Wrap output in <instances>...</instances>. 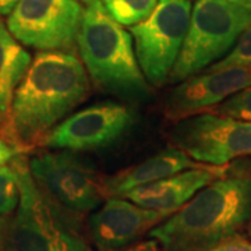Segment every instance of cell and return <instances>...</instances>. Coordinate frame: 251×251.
I'll use <instances>...</instances> for the list:
<instances>
[{
  "label": "cell",
  "mask_w": 251,
  "mask_h": 251,
  "mask_svg": "<svg viewBox=\"0 0 251 251\" xmlns=\"http://www.w3.org/2000/svg\"><path fill=\"white\" fill-rule=\"evenodd\" d=\"M135 113L122 102L106 100L81 109L64 119L44 145L66 151H94L110 147L134 125Z\"/></svg>",
  "instance_id": "cell-9"
},
{
  "label": "cell",
  "mask_w": 251,
  "mask_h": 251,
  "mask_svg": "<svg viewBox=\"0 0 251 251\" xmlns=\"http://www.w3.org/2000/svg\"><path fill=\"white\" fill-rule=\"evenodd\" d=\"M234 1H239V3H249V4H251V0H234Z\"/></svg>",
  "instance_id": "cell-27"
},
{
  "label": "cell",
  "mask_w": 251,
  "mask_h": 251,
  "mask_svg": "<svg viewBox=\"0 0 251 251\" xmlns=\"http://www.w3.org/2000/svg\"><path fill=\"white\" fill-rule=\"evenodd\" d=\"M6 236H7V219L0 218V251H7Z\"/></svg>",
  "instance_id": "cell-25"
},
{
  "label": "cell",
  "mask_w": 251,
  "mask_h": 251,
  "mask_svg": "<svg viewBox=\"0 0 251 251\" xmlns=\"http://www.w3.org/2000/svg\"><path fill=\"white\" fill-rule=\"evenodd\" d=\"M20 202L18 175L13 163L0 166V215L6 216L17 209Z\"/></svg>",
  "instance_id": "cell-17"
},
{
  "label": "cell",
  "mask_w": 251,
  "mask_h": 251,
  "mask_svg": "<svg viewBox=\"0 0 251 251\" xmlns=\"http://www.w3.org/2000/svg\"><path fill=\"white\" fill-rule=\"evenodd\" d=\"M251 85V67L190 75L173 88L165 102V116L179 122L198 113L211 112L225 99Z\"/></svg>",
  "instance_id": "cell-12"
},
{
  "label": "cell",
  "mask_w": 251,
  "mask_h": 251,
  "mask_svg": "<svg viewBox=\"0 0 251 251\" xmlns=\"http://www.w3.org/2000/svg\"><path fill=\"white\" fill-rule=\"evenodd\" d=\"M169 140L194 161L224 166L251 153V122L204 112L176 122Z\"/></svg>",
  "instance_id": "cell-6"
},
{
  "label": "cell",
  "mask_w": 251,
  "mask_h": 251,
  "mask_svg": "<svg viewBox=\"0 0 251 251\" xmlns=\"http://www.w3.org/2000/svg\"><path fill=\"white\" fill-rule=\"evenodd\" d=\"M204 163L194 161L187 153L175 147L162 150L138 165H133L113 176L103 177L105 197H125L131 190L166 179L180 172L201 166Z\"/></svg>",
  "instance_id": "cell-14"
},
{
  "label": "cell",
  "mask_w": 251,
  "mask_h": 251,
  "mask_svg": "<svg viewBox=\"0 0 251 251\" xmlns=\"http://www.w3.org/2000/svg\"><path fill=\"white\" fill-rule=\"evenodd\" d=\"M29 171L45 196L72 212L94 211L105 198L103 176L73 151H44L29 161Z\"/></svg>",
  "instance_id": "cell-7"
},
{
  "label": "cell",
  "mask_w": 251,
  "mask_h": 251,
  "mask_svg": "<svg viewBox=\"0 0 251 251\" xmlns=\"http://www.w3.org/2000/svg\"><path fill=\"white\" fill-rule=\"evenodd\" d=\"M251 219V176L212 181L148 233L165 251H205L237 234Z\"/></svg>",
  "instance_id": "cell-2"
},
{
  "label": "cell",
  "mask_w": 251,
  "mask_h": 251,
  "mask_svg": "<svg viewBox=\"0 0 251 251\" xmlns=\"http://www.w3.org/2000/svg\"><path fill=\"white\" fill-rule=\"evenodd\" d=\"M54 215L57 221V232L54 237L53 251H91V247L80 234L73 232L64 225L59 212H54Z\"/></svg>",
  "instance_id": "cell-20"
},
{
  "label": "cell",
  "mask_w": 251,
  "mask_h": 251,
  "mask_svg": "<svg viewBox=\"0 0 251 251\" xmlns=\"http://www.w3.org/2000/svg\"><path fill=\"white\" fill-rule=\"evenodd\" d=\"M205 251H251V240L242 234H234Z\"/></svg>",
  "instance_id": "cell-21"
},
{
  "label": "cell",
  "mask_w": 251,
  "mask_h": 251,
  "mask_svg": "<svg viewBox=\"0 0 251 251\" xmlns=\"http://www.w3.org/2000/svg\"><path fill=\"white\" fill-rule=\"evenodd\" d=\"M117 251H165L162 249V246L159 243L156 242L155 239H151L150 240H145V242H135L130 246H127L125 249Z\"/></svg>",
  "instance_id": "cell-23"
},
{
  "label": "cell",
  "mask_w": 251,
  "mask_h": 251,
  "mask_svg": "<svg viewBox=\"0 0 251 251\" xmlns=\"http://www.w3.org/2000/svg\"><path fill=\"white\" fill-rule=\"evenodd\" d=\"M234 67H251V25L240 35L232 50L221 60L211 64L206 72H221Z\"/></svg>",
  "instance_id": "cell-18"
},
{
  "label": "cell",
  "mask_w": 251,
  "mask_h": 251,
  "mask_svg": "<svg viewBox=\"0 0 251 251\" xmlns=\"http://www.w3.org/2000/svg\"><path fill=\"white\" fill-rule=\"evenodd\" d=\"M84 10L78 0H20L6 25L21 45L73 52Z\"/></svg>",
  "instance_id": "cell-8"
},
{
  "label": "cell",
  "mask_w": 251,
  "mask_h": 251,
  "mask_svg": "<svg viewBox=\"0 0 251 251\" xmlns=\"http://www.w3.org/2000/svg\"><path fill=\"white\" fill-rule=\"evenodd\" d=\"M31 62V54L11 35L0 18V138L9 143L13 99Z\"/></svg>",
  "instance_id": "cell-15"
},
{
  "label": "cell",
  "mask_w": 251,
  "mask_h": 251,
  "mask_svg": "<svg viewBox=\"0 0 251 251\" xmlns=\"http://www.w3.org/2000/svg\"><path fill=\"white\" fill-rule=\"evenodd\" d=\"M191 10L190 0H159L150 17L130 27L138 64L153 87L169 81L187 35Z\"/></svg>",
  "instance_id": "cell-5"
},
{
  "label": "cell",
  "mask_w": 251,
  "mask_h": 251,
  "mask_svg": "<svg viewBox=\"0 0 251 251\" xmlns=\"http://www.w3.org/2000/svg\"><path fill=\"white\" fill-rule=\"evenodd\" d=\"M18 175L20 202L7 221V251H53L57 221L45 194L29 171L28 159L18 153L11 161Z\"/></svg>",
  "instance_id": "cell-10"
},
{
  "label": "cell",
  "mask_w": 251,
  "mask_h": 251,
  "mask_svg": "<svg viewBox=\"0 0 251 251\" xmlns=\"http://www.w3.org/2000/svg\"><path fill=\"white\" fill-rule=\"evenodd\" d=\"M108 14L120 25L133 27L151 16L159 0H100Z\"/></svg>",
  "instance_id": "cell-16"
},
{
  "label": "cell",
  "mask_w": 251,
  "mask_h": 251,
  "mask_svg": "<svg viewBox=\"0 0 251 251\" xmlns=\"http://www.w3.org/2000/svg\"><path fill=\"white\" fill-rule=\"evenodd\" d=\"M230 171L232 168L229 165H201L159 181L134 188L122 198H127L144 208L169 211L173 214L194 197L201 188L224 177Z\"/></svg>",
  "instance_id": "cell-13"
},
{
  "label": "cell",
  "mask_w": 251,
  "mask_h": 251,
  "mask_svg": "<svg viewBox=\"0 0 251 251\" xmlns=\"http://www.w3.org/2000/svg\"><path fill=\"white\" fill-rule=\"evenodd\" d=\"M77 49L99 90L128 100L148 98L150 85L133 50V36L109 16L100 0L84 10Z\"/></svg>",
  "instance_id": "cell-3"
},
{
  "label": "cell",
  "mask_w": 251,
  "mask_h": 251,
  "mask_svg": "<svg viewBox=\"0 0 251 251\" xmlns=\"http://www.w3.org/2000/svg\"><path fill=\"white\" fill-rule=\"evenodd\" d=\"M90 84L74 52H38L14 94L11 144L21 151L44 145L54 127L90 97Z\"/></svg>",
  "instance_id": "cell-1"
},
{
  "label": "cell",
  "mask_w": 251,
  "mask_h": 251,
  "mask_svg": "<svg viewBox=\"0 0 251 251\" xmlns=\"http://www.w3.org/2000/svg\"><path fill=\"white\" fill-rule=\"evenodd\" d=\"M81 3H85V4H91L92 1H95V0H78Z\"/></svg>",
  "instance_id": "cell-26"
},
{
  "label": "cell",
  "mask_w": 251,
  "mask_h": 251,
  "mask_svg": "<svg viewBox=\"0 0 251 251\" xmlns=\"http://www.w3.org/2000/svg\"><path fill=\"white\" fill-rule=\"evenodd\" d=\"M20 0H0V16H10Z\"/></svg>",
  "instance_id": "cell-24"
},
{
  "label": "cell",
  "mask_w": 251,
  "mask_h": 251,
  "mask_svg": "<svg viewBox=\"0 0 251 251\" xmlns=\"http://www.w3.org/2000/svg\"><path fill=\"white\" fill-rule=\"evenodd\" d=\"M247 230H249V234H250V237H251V219H250V222L247 224Z\"/></svg>",
  "instance_id": "cell-28"
},
{
  "label": "cell",
  "mask_w": 251,
  "mask_h": 251,
  "mask_svg": "<svg viewBox=\"0 0 251 251\" xmlns=\"http://www.w3.org/2000/svg\"><path fill=\"white\" fill-rule=\"evenodd\" d=\"M211 112L242 122H251V85L225 99Z\"/></svg>",
  "instance_id": "cell-19"
},
{
  "label": "cell",
  "mask_w": 251,
  "mask_h": 251,
  "mask_svg": "<svg viewBox=\"0 0 251 251\" xmlns=\"http://www.w3.org/2000/svg\"><path fill=\"white\" fill-rule=\"evenodd\" d=\"M251 25V4L234 0H197L169 81L176 84L221 60Z\"/></svg>",
  "instance_id": "cell-4"
},
{
  "label": "cell",
  "mask_w": 251,
  "mask_h": 251,
  "mask_svg": "<svg viewBox=\"0 0 251 251\" xmlns=\"http://www.w3.org/2000/svg\"><path fill=\"white\" fill-rule=\"evenodd\" d=\"M23 151L17 148L16 145H13L9 141L0 138V166L7 165L9 162H11L18 153H21Z\"/></svg>",
  "instance_id": "cell-22"
},
{
  "label": "cell",
  "mask_w": 251,
  "mask_h": 251,
  "mask_svg": "<svg viewBox=\"0 0 251 251\" xmlns=\"http://www.w3.org/2000/svg\"><path fill=\"white\" fill-rule=\"evenodd\" d=\"M171 215L169 211L150 209L130 200L109 197L91 214L90 236L98 251L122 250L138 242Z\"/></svg>",
  "instance_id": "cell-11"
}]
</instances>
